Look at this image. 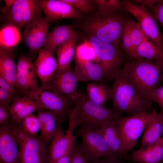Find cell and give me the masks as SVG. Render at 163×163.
<instances>
[{
	"label": "cell",
	"mask_w": 163,
	"mask_h": 163,
	"mask_svg": "<svg viewBox=\"0 0 163 163\" xmlns=\"http://www.w3.org/2000/svg\"><path fill=\"white\" fill-rule=\"evenodd\" d=\"M74 147L70 149L63 156L60 158L56 163H70V158Z\"/></svg>",
	"instance_id": "f6af8a7d"
},
{
	"label": "cell",
	"mask_w": 163,
	"mask_h": 163,
	"mask_svg": "<svg viewBox=\"0 0 163 163\" xmlns=\"http://www.w3.org/2000/svg\"><path fill=\"white\" fill-rule=\"evenodd\" d=\"M145 59L159 62H163V52L155 43L148 39L143 32L142 41L135 53V60Z\"/></svg>",
	"instance_id": "484cf974"
},
{
	"label": "cell",
	"mask_w": 163,
	"mask_h": 163,
	"mask_svg": "<svg viewBox=\"0 0 163 163\" xmlns=\"http://www.w3.org/2000/svg\"><path fill=\"white\" fill-rule=\"evenodd\" d=\"M77 37L76 34L58 47L57 51L58 70L63 69L70 66L71 62L74 57Z\"/></svg>",
	"instance_id": "83f0119b"
},
{
	"label": "cell",
	"mask_w": 163,
	"mask_h": 163,
	"mask_svg": "<svg viewBox=\"0 0 163 163\" xmlns=\"http://www.w3.org/2000/svg\"></svg>",
	"instance_id": "681fc988"
},
{
	"label": "cell",
	"mask_w": 163,
	"mask_h": 163,
	"mask_svg": "<svg viewBox=\"0 0 163 163\" xmlns=\"http://www.w3.org/2000/svg\"><path fill=\"white\" fill-rule=\"evenodd\" d=\"M15 91L39 102L46 109L56 113L61 123L66 120L75 101L56 89L50 83L41 84L32 90Z\"/></svg>",
	"instance_id": "5b68a950"
},
{
	"label": "cell",
	"mask_w": 163,
	"mask_h": 163,
	"mask_svg": "<svg viewBox=\"0 0 163 163\" xmlns=\"http://www.w3.org/2000/svg\"><path fill=\"white\" fill-rule=\"evenodd\" d=\"M22 37L19 29L8 23L4 26L0 32V50H13Z\"/></svg>",
	"instance_id": "f1b7e54d"
},
{
	"label": "cell",
	"mask_w": 163,
	"mask_h": 163,
	"mask_svg": "<svg viewBox=\"0 0 163 163\" xmlns=\"http://www.w3.org/2000/svg\"><path fill=\"white\" fill-rule=\"evenodd\" d=\"M37 113L40 123V136L48 143L56 134L58 116L56 113L44 109L37 111Z\"/></svg>",
	"instance_id": "cb8c5ba5"
},
{
	"label": "cell",
	"mask_w": 163,
	"mask_h": 163,
	"mask_svg": "<svg viewBox=\"0 0 163 163\" xmlns=\"http://www.w3.org/2000/svg\"><path fill=\"white\" fill-rule=\"evenodd\" d=\"M121 43L126 56L130 58H132L133 42L126 22L122 33Z\"/></svg>",
	"instance_id": "8d00e7d4"
},
{
	"label": "cell",
	"mask_w": 163,
	"mask_h": 163,
	"mask_svg": "<svg viewBox=\"0 0 163 163\" xmlns=\"http://www.w3.org/2000/svg\"><path fill=\"white\" fill-rule=\"evenodd\" d=\"M34 64L24 54L19 57L16 65L15 90L27 91L35 89L38 85Z\"/></svg>",
	"instance_id": "9a60e30c"
},
{
	"label": "cell",
	"mask_w": 163,
	"mask_h": 163,
	"mask_svg": "<svg viewBox=\"0 0 163 163\" xmlns=\"http://www.w3.org/2000/svg\"><path fill=\"white\" fill-rule=\"evenodd\" d=\"M157 20L160 23L163 29V0L159 1L149 9Z\"/></svg>",
	"instance_id": "f35d334b"
},
{
	"label": "cell",
	"mask_w": 163,
	"mask_h": 163,
	"mask_svg": "<svg viewBox=\"0 0 163 163\" xmlns=\"http://www.w3.org/2000/svg\"><path fill=\"white\" fill-rule=\"evenodd\" d=\"M1 163H20L19 145L12 123L0 126Z\"/></svg>",
	"instance_id": "7c38bea8"
},
{
	"label": "cell",
	"mask_w": 163,
	"mask_h": 163,
	"mask_svg": "<svg viewBox=\"0 0 163 163\" xmlns=\"http://www.w3.org/2000/svg\"><path fill=\"white\" fill-rule=\"evenodd\" d=\"M126 20L119 12L107 14L97 11L75 20V24L89 36L104 42L120 46Z\"/></svg>",
	"instance_id": "6da1fadb"
},
{
	"label": "cell",
	"mask_w": 163,
	"mask_h": 163,
	"mask_svg": "<svg viewBox=\"0 0 163 163\" xmlns=\"http://www.w3.org/2000/svg\"><path fill=\"white\" fill-rule=\"evenodd\" d=\"M87 95L91 101L104 106L112 99V90L103 83H91L87 86Z\"/></svg>",
	"instance_id": "4316f807"
},
{
	"label": "cell",
	"mask_w": 163,
	"mask_h": 163,
	"mask_svg": "<svg viewBox=\"0 0 163 163\" xmlns=\"http://www.w3.org/2000/svg\"><path fill=\"white\" fill-rule=\"evenodd\" d=\"M162 139H163V136L162 137Z\"/></svg>",
	"instance_id": "c3c4849f"
},
{
	"label": "cell",
	"mask_w": 163,
	"mask_h": 163,
	"mask_svg": "<svg viewBox=\"0 0 163 163\" xmlns=\"http://www.w3.org/2000/svg\"><path fill=\"white\" fill-rule=\"evenodd\" d=\"M154 112H144L127 117L122 115L114 120L122 136L123 153L127 157V152L135 145L144 129L152 121Z\"/></svg>",
	"instance_id": "ba28073f"
},
{
	"label": "cell",
	"mask_w": 163,
	"mask_h": 163,
	"mask_svg": "<svg viewBox=\"0 0 163 163\" xmlns=\"http://www.w3.org/2000/svg\"><path fill=\"white\" fill-rule=\"evenodd\" d=\"M144 98L157 103L163 113V85L145 90L137 91Z\"/></svg>",
	"instance_id": "d590c367"
},
{
	"label": "cell",
	"mask_w": 163,
	"mask_h": 163,
	"mask_svg": "<svg viewBox=\"0 0 163 163\" xmlns=\"http://www.w3.org/2000/svg\"><path fill=\"white\" fill-rule=\"evenodd\" d=\"M11 115L9 107L0 105V126L8 124L9 118Z\"/></svg>",
	"instance_id": "60d3db41"
},
{
	"label": "cell",
	"mask_w": 163,
	"mask_h": 163,
	"mask_svg": "<svg viewBox=\"0 0 163 163\" xmlns=\"http://www.w3.org/2000/svg\"><path fill=\"white\" fill-rule=\"evenodd\" d=\"M50 25L44 18L41 16L25 26L22 36L30 51L39 52L44 44Z\"/></svg>",
	"instance_id": "5bb4252c"
},
{
	"label": "cell",
	"mask_w": 163,
	"mask_h": 163,
	"mask_svg": "<svg viewBox=\"0 0 163 163\" xmlns=\"http://www.w3.org/2000/svg\"><path fill=\"white\" fill-rule=\"evenodd\" d=\"M78 81L73 69L69 66L58 70L49 83L57 90L75 101Z\"/></svg>",
	"instance_id": "2e32d148"
},
{
	"label": "cell",
	"mask_w": 163,
	"mask_h": 163,
	"mask_svg": "<svg viewBox=\"0 0 163 163\" xmlns=\"http://www.w3.org/2000/svg\"><path fill=\"white\" fill-rule=\"evenodd\" d=\"M68 117L69 127L66 134L63 132L61 122L58 119L56 132L48 148V163H56L70 149L74 147L75 138L73 133L79 124L70 113Z\"/></svg>",
	"instance_id": "8fae6325"
},
{
	"label": "cell",
	"mask_w": 163,
	"mask_h": 163,
	"mask_svg": "<svg viewBox=\"0 0 163 163\" xmlns=\"http://www.w3.org/2000/svg\"><path fill=\"white\" fill-rule=\"evenodd\" d=\"M22 0H16L9 8L2 11L5 14V18L19 29L24 27L22 16Z\"/></svg>",
	"instance_id": "4dcf8cb0"
},
{
	"label": "cell",
	"mask_w": 163,
	"mask_h": 163,
	"mask_svg": "<svg viewBox=\"0 0 163 163\" xmlns=\"http://www.w3.org/2000/svg\"><path fill=\"white\" fill-rule=\"evenodd\" d=\"M62 0L84 13L91 14L97 11V6L94 0Z\"/></svg>",
	"instance_id": "e575fe53"
},
{
	"label": "cell",
	"mask_w": 163,
	"mask_h": 163,
	"mask_svg": "<svg viewBox=\"0 0 163 163\" xmlns=\"http://www.w3.org/2000/svg\"><path fill=\"white\" fill-rule=\"evenodd\" d=\"M122 70L128 82L138 91L158 86L163 74V62L142 59L125 62Z\"/></svg>",
	"instance_id": "277c9868"
},
{
	"label": "cell",
	"mask_w": 163,
	"mask_h": 163,
	"mask_svg": "<svg viewBox=\"0 0 163 163\" xmlns=\"http://www.w3.org/2000/svg\"><path fill=\"white\" fill-rule=\"evenodd\" d=\"M70 163H89L81 152L80 146L74 147Z\"/></svg>",
	"instance_id": "74e56055"
},
{
	"label": "cell",
	"mask_w": 163,
	"mask_h": 163,
	"mask_svg": "<svg viewBox=\"0 0 163 163\" xmlns=\"http://www.w3.org/2000/svg\"><path fill=\"white\" fill-rule=\"evenodd\" d=\"M77 134L82 138L80 150L89 162L102 158H119L110 149L98 129L81 127Z\"/></svg>",
	"instance_id": "9c48e42d"
},
{
	"label": "cell",
	"mask_w": 163,
	"mask_h": 163,
	"mask_svg": "<svg viewBox=\"0 0 163 163\" xmlns=\"http://www.w3.org/2000/svg\"><path fill=\"white\" fill-rule=\"evenodd\" d=\"M9 109L12 122L16 124L20 123L25 116L34 111L46 109L39 102L26 95L13 97Z\"/></svg>",
	"instance_id": "e0dca14e"
},
{
	"label": "cell",
	"mask_w": 163,
	"mask_h": 163,
	"mask_svg": "<svg viewBox=\"0 0 163 163\" xmlns=\"http://www.w3.org/2000/svg\"><path fill=\"white\" fill-rule=\"evenodd\" d=\"M113 110L130 115L152 111V101L147 100L139 93L128 82L122 69L114 79L112 88Z\"/></svg>",
	"instance_id": "7a4b0ae2"
},
{
	"label": "cell",
	"mask_w": 163,
	"mask_h": 163,
	"mask_svg": "<svg viewBox=\"0 0 163 163\" xmlns=\"http://www.w3.org/2000/svg\"><path fill=\"white\" fill-rule=\"evenodd\" d=\"M126 23L132 39L133 45L132 58L134 59L136 50L142 41L143 31L139 23L132 19H127Z\"/></svg>",
	"instance_id": "d6a6232c"
},
{
	"label": "cell",
	"mask_w": 163,
	"mask_h": 163,
	"mask_svg": "<svg viewBox=\"0 0 163 163\" xmlns=\"http://www.w3.org/2000/svg\"><path fill=\"white\" fill-rule=\"evenodd\" d=\"M0 75L15 88L16 66L13 50H0Z\"/></svg>",
	"instance_id": "d4e9b609"
},
{
	"label": "cell",
	"mask_w": 163,
	"mask_h": 163,
	"mask_svg": "<svg viewBox=\"0 0 163 163\" xmlns=\"http://www.w3.org/2000/svg\"><path fill=\"white\" fill-rule=\"evenodd\" d=\"M16 0H5L6 7L3 8L2 11L5 10L10 8L15 2Z\"/></svg>",
	"instance_id": "bcb514c9"
},
{
	"label": "cell",
	"mask_w": 163,
	"mask_h": 163,
	"mask_svg": "<svg viewBox=\"0 0 163 163\" xmlns=\"http://www.w3.org/2000/svg\"><path fill=\"white\" fill-rule=\"evenodd\" d=\"M89 163H127L119 158H107L96 160Z\"/></svg>",
	"instance_id": "b9f144b4"
},
{
	"label": "cell",
	"mask_w": 163,
	"mask_h": 163,
	"mask_svg": "<svg viewBox=\"0 0 163 163\" xmlns=\"http://www.w3.org/2000/svg\"><path fill=\"white\" fill-rule=\"evenodd\" d=\"M73 69L78 81H103L105 79L102 70L97 63L84 59L75 54Z\"/></svg>",
	"instance_id": "d6986e66"
},
{
	"label": "cell",
	"mask_w": 163,
	"mask_h": 163,
	"mask_svg": "<svg viewBox=\"0 0 163 163\" xmlns=\"http://www.w3.org/2000/svg\"><path fill=\"white\" fill-rule=\"evenodd\" d=\"M161 82L163 83V74H162L161 78Z\"/></svg>",
	"instance_id": "7dc6e473"
},
{
	"label": "cell",
	"mask_w": 163,
	"mask_h": 163,
	"mask_svg": "<svg viewBox=\"0 0 163 163\" xmlns=\"http://www.w3.org/2000/svg\"><path fill=\"white\" fill-rule=\"evenodd\" d=\"M52 53L43 49H40L34 64L37 75L41 84L49 82L58 70L57 62Z\"/></svg>",
	"instance_id": "ac0fdd59"
},
{
	"label": "cell",
	"mask_w": 163,
	"mask_h": 163,
	"mask_svg": "<svg viewBox=\"0 0 163 163\" xmlns=\"http://www.w3.org/2000/svg\"><path fill=\"white\" fill-rule=\"evenodd\" d=\"M87 40L95 49L98 63L104 78L108 80H114L125 63L120 46L102 41L89 36Z\"/></svg>",
	"instance_id": "8992f818"
},
{
	"label": "cell",
	"mask_w": 163,
	"mask_h": 163,
	"mask_svg": "<svg viewBox=\"0 0 163 163\" xmlns=\"http://www.w3.org/2000/svg\"><path fill=\"white\" fill-rule=\"evenodd\" d=\"M76 34L71 25L58 26L47 33L43 49L52 53L57 47Z\"/></svg>",
	"instance_id": "603a6c76"
},
{
	"label": "cell",
	"mask_w": 163,
	"mask_h": 163,
	"mask_svg": "<svg viewBox=\"0 0 163 163\" xmlns=\"http://www.w3.org/2000/svg\"><path fill=\"white\" fill-rule=\"evenodd\" d=\"M98 130L114 154L120 158H125L121 133L114 120L105 122L100 126Z\"/></svg>",
	"instance_id": "ffe728a7"
},
{
	"label": "cell",
	"mask_w": 163,
	"mask_h": 163,
	"mask_svg": "<svg viewBox=\"0 0 163 163\" xmlns=\"http://www.w3.org/2000/svg\"><path fill=\"white\" fill-rule=\"evenodd\" d=\"M21 126L24 130L32 136H36L40 130V123L38 117L33 113L25 116L22 120Z\"/></svg>",
	"instance_id": "836d02e7"
},
{
	"label": "cell",
	"mask_w": 163,
	"mask_h": 163,
	"mask_svg": "<svg viewBox=\"0 0 163 163\" xmlns=\"http://www.w3.org/2000/svg\"><path fill=\"white\" fill-rule=\"evenodd\" d=\"M75 97V105L69 112L82 127L98 130L105 122L114 120L122 115L120 113L90 100L83 89L77 91Z\"/></svg>",
	"instance_id": "3957f363"
},
{
	"label": "cell",
	"mask_w": 163,
	"mask_h": 163,
	"mask_svg": "<svg viewBox=\"0 0 163 163\" xmlns=\"http://www.w3.org/2000/svg\"><path fill=\"white\" fill-rule=\"evenodd\" d=\"M37 2L45 15L44 18L48 23L64 18L79 19L84 15L83 12L62 0H38Z\"/></svg>",
	"instance_id": "4fadbf2b"
},
{
	"label": "cell",
	"mask_w": 163,
	"mask_h": 163,
	"mask_svg": "<svg viewBox=\"0 0 163 163\" xmlns=\"http://www.w3.org/2000/svg\"><path fill=\"white\" fill-rule=\"evenodd\" d=\"M97 11L109 14L119 11H127L122 2L119 0H94Z\"/></svg>",
	"instance_id": "1f68e13d"
},
{
	"label": "cell",
	"mask_w": 163,
	"mask_h": 163,
	"mask_svg": "<svg viewBox=\"0 0 163 163\" xmlns=\"http://www.w3.org/2000/svg\"><path fill=\"white\" fill-rule=\"evenodd\" d=\"M122 2L126 11L131 13L138 20L145 34L163 52V37L159 29L157 20L153 13L143 5L137 4L129 0Z\"/></svg>",
	"instance_id": "30bf717a"
},
{
	"label": "cell",
	"mask_w": 163,
	"mask_h": 163,
	"mask_svg": "<svg viewBox=\"0 0 163 163\" xmlns=\"http://www.w3.org/2000/svg\"><path fill=\"white\" fill-rule=\"evenodd\" d=\"M13 94L0 88V105L9 107L13 97Z\"/></svg>",
	"instance_id": "ab89813d"
},
{
	"label": "cell",
	"mask_w": 163,
	"mask_h": 163,
	"mask_svg": "<svg viewBox=\"0 0 163 163\" xmlns=\"http://www.w3.org/2000/svg\"><path fill=\"white\" fill-rule=\"evenodd\" d=\"M131 160L139 163L163 162V139L160 138L154 144L145 149L140 148L131 154Z\"/></svg>",
	"instance_id": "44dd1931"
},
{
	"label": "cell",
	"mask_w": 163,
	"mask_h": 163,
	"mask_svg": "<svg viewBox=\"0 0 163 163\" xmlns=\"http://www.w3.org/2000/svg\"><path fill=\"white\" fill-rule=\"evenodd\" d=\"M0 88L6 90L14 94L15 91V88L11 84L4 78L0 75Z\"/></svg>",
	"instance_id": "7bdbcfd3"
},
{
	"label": "cell",
	"mask_w": 163,
	"mask_h": 163,
	"mask_svg": "<svg viewBox=\"0 0 163 163\" xmlns=\"http://www.w3.org/2000/svg\"><path fill=\"white\" fill-rule=\"evenodd\" d=\"M22 11L24 27L32 21L42 16V10L37 0H22Z\"/></svg>",
	"instance_id": "f546056e"
},
{
	"label": "cell",
	"mask_w": 163,
	"mask_h": 163,
	"mask_svg": "<svg viewBox=\"0 0 163 163\" xmlns=\"http://www.w3.org/2000/svg\"><path fill=\"white\" fill-rule=\"evenodd\" d=\"M13 123L19 146L20 163L48 162V143L40 136H32L27 134L23 129L21 123Z\"/></svg>",
	"instance_id": "52a82bcc"
},
{
	"label": "cell",
	"mask_w": 163,
	"mask_h": 163,
	"mask_svg": "<svg viewBox=\"0 0 163 163\" xmlns=\"http://www.w3.org/2000/svg\"><path fill=\"white\" fill-rule=\"evenodd\" d=\"M153 118L146 127L143 136L141 149H146L151 146L161 138L163 134V114L161 112L157 113L154 107Z\"/></svg>",
	"instance_id": "7402d4cb"
},
{
	"label": "cell",
	"mask_w": 163,
	"mask_h": 163,
	"mask_svg": "<svg viewBox=\"0 0 163 163\" xmlns=\"http://www.w3.org/2000/svg\"><path fill=\"white\" fill-rule=\"evenodd\" d=\"M160 0H133L132 1L134 3L140 5L147 6L150 9L158 3Z\"/></svg>",
	"instance_id": "ee69618b"
}]
</instances>
